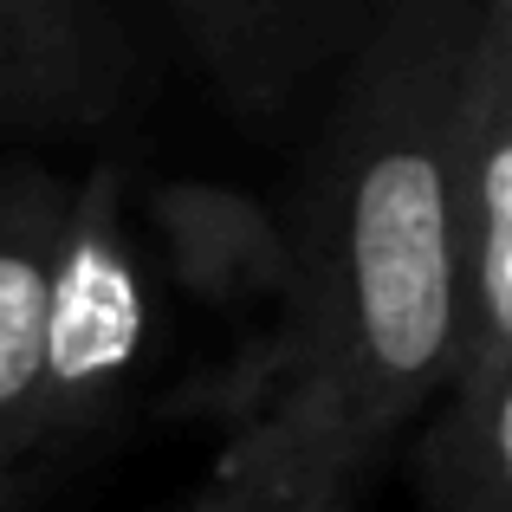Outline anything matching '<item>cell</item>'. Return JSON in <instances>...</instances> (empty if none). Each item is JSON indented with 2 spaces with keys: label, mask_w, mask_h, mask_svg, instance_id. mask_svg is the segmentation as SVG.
I'll return each instance as SVG.
<instances>
[{
  "label": "cell",
  "mask_w": 512,
  "mask_h": 512,
  "mask_svg": "<svg viewBox=\"0 0 512 512\" xmlns=\"http://www.w3.org/2000/svg\"><path fill=\"white\" fill-rule=\"evenodd\" d=\"M474 0H376L312 156L279 318V389L247 441L305 493L357 512L454 357L448 143Z\"/></svg>",
  "instance_id": "1"
},
{
  "label": "cell",
  "mask_w": 512,
  "mask_h": 512,
  "mask_svg": "<svg viewBox=\"0 0 512 512\" xmlns=\"http://www.w3.org/2000/svg\"><path fill=\"white\" fill-rule=\"evenodd\" d=\"M163 344V279L137 227V188L124 163L65 182L46 286V396L39 448L85 441L124 409Z\"/></svg>",
  "instance_id": "2"
},
{
  "label": "cell",
  "mask_w": 512,
  "mask_h": 512,
  "mask_svg": "<svg viewBox=\"0 0 512 512\" xmlns=\"http://www.w3.org/2000/svg\"><path fill=\"white\" fill-rule=\"evenodd\" d=\"M454 357L441 389H512V0H474L448 143Z\"/></svg>",
  "instance_id": "3"
},
{
  "label": "cell",
  "mask_w": 512,
  "mask_h": 512,
  "mask_svg": "<svg viewBox=\"0 0 512 512\" xmlns=\"http://www.w3.org/2000/svg\"><path fill=\"white\" fill-rule=\"evenodd\" d=\"M137 227L163 292H182L234 338H273L292 299L286 214L221 182H150L137 195Z\"/></svg>",
  "instance_id": "4"
},
{
  "label": "cell",
  "mask_w": 512,
  "mask_h": 512,
  "mask_svg": "<svg viewBox=\"0 0 512 512\" xmlns=\"http://www.w3.org/2000/svg\"><path fill=\"white\" fill-rule=\"evenodd\" d=\"M130 78V46L104 0H0V117L98 124Z\"/></svg>",
  "instance_id": "5"
},
{
  "label": "cell",
  "mask_w": 512,
  "mask_h": 512,
  "mask_svg": "<svg viewBox=\"0 0 512 512\" xmlns=\"http://www.w3.org/2000/svg\"><path fill=\"white\" fill-rule=\"evenodd\" d=\"M240 111H279L325 59L350 52L376 0H169Z\"/></svg>",
  "instance_id": "6"
},
{
  "label": "cell",
  "mask_w": 512,
  "mask_h": 512,
  "mask_svg": "<svg viewBox=\"0 0 512 512\" xmlns=\"http://www.w3.org/2000/svg\"><path fill=\"white\" fill-rule=\"evenodd\" d=\"M65 182L46 169L0 175V467H33L46 396V286Z\"/></svg>",
  "instance_id": "7"
},
{
  "label": "cell",
  "mask_w": 512,
  "mask_h": 512,
  "mask_svg": "<svg viewBox=\"0 0 512 512\" xmlns=\"http://www.w3.org/2000/svg\"><path fill=\"white\" fill-rule=\"evenodd\" d=\"M182 512H338V506H325V500H312L305 487H292V480L273 474L260 454L221 441L214 474H208V493H201L195 506H182Z\"/></svg>",
  "instance_id": "8"
},
{
  "label": "cell",
  "mask_w": 512,
  "mask_h": 512,
  "mask_svg": "<svg viewBox=\"0 0 512 512\" xmlns=\"http://www.w3.org/2000/svg\"><path fill=\"white\" fill-rule=\"evenodd\" d=\"M20 480H26V467H0V512H13V500H20Z\"/></svg>",
  "instance_id": "9"
}]
</instances>
